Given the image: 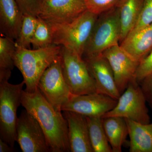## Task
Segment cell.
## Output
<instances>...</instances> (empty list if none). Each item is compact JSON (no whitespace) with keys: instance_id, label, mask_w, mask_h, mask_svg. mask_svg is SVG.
Wrapping results in <instances>:
<instances>
[{"instance_id":"cell-1","label":"cell","mask_w":152,"mask_h":152,"mask_svg":"<svg viewBox=\"0 0 152 152\" xmlns=\"http://www.w3.org/2000/svg\"><path fill=\"white\" fill-rule=\"evenodd\" d=\"M21 105L40 125L51 152H71L66 120L61 111L56 110L38 88L33 93L23 91Z\"/></svg>"},{"instance_id":"cell-2","label":"cell","mask_w":152,"mask_h":152,"mask_svg":"<svg viewBox=\"0 0 152 152\" xmlns=\"http://www.w3.org/2000/svg\"><path fill=\"white\" fill-rule=\"evenodd\" d=\"M61 49V46L55 45L33 50L17 45L14 59L15 66L23 76L26 92L33 93L37 90L41 77L59 56Z\"/></svg>"},{"instance_id":"cell-3","label":"cell","mask_w":152,"mask_h":152,"mask_svg":"<svg viewBox=\"0 0 152 152\" xmlns=\"http://www.w3.org/2000/svg\"><path fill=\"white\" fill-rule=\"evenodd\" d=\"M98 16L87 10L69 23H48L51 28L53 45L70 49L83 57Z\"/></svg>"},{"instance_id":"cell-4","label":"cell","mask_w":152,"mask_h":152,"mask_svg":"<svg viewBox=\"0 0 152 152\" xmlns=\"http://www.w3.org/2000/svg\"><path fill=\"white\" fill-rule=\"evenodd\" d=\"M24 85L23 81L16 85L0 81V139L13 148L16 142L17 110L21 104Z\"/></svg>"},{"instance_id":"cell-5","label":"cell","mask_w":152,"mask_h":152,"mask_svg":"<svg viewBox=\"0 0 152 152\" xmlns=\"http://www.w3.org/2000/svg\"><path fill=\"white\" fill-rule=\"evenodd\" d=\"M121 34L118 7L99 15L93 28L83 58L101 54L109 48L119 45Z\"/></svg>"},{"instance_id":"cell-6","label":"cell","mask_w":152,"mask_h":152,"mask_svg":"<svg viewBox=\"0 0 152 152\" xmlns=\"http://www.w3.org/2000/svg\"><path fill=\"white\" fill-rule=\"evenodd\" d=\"M60 56L63 76L72 94L78 96L98 93L94 80L83 57L63 47Z\"/></svg>"},{"instance_id":"cell-7","label":"cell","mask_w":152,"mask_h":152,"mask_svg":"<svg viewBox=\"0 0 152 152\" xmlns=\"http://www.w3.org/2000/svg\"><path fill=\"white\" fill-rule=\"evenodd\" d=\"M147 101L138 83H130L118 100L116 107L102 118L120 117L141 124H149L151 119Z\"/></svg>"},{"instance_id":"cell-8","label":"cell","mask_w":152,"mask_h":152,"mask_svg":"<svg viewBox=\"0 0 152 152\" xmlns=\"http://www.w3.org/2000/svg\"><path fill=\"white\" fill-rule=\"evenodd\" d=\"M38 88L49 103L61 111L63 106L73 95L63 76L60 55L44 72Z\"/></svg>"},{"instance_id":"cell-9","label":"cell","mask_w":152,"mask_h":152,"mask_svg":"<svg viewBox=\"0 0 152 152\" xmlns=\"http://www.w3.org/2000/svg\"><path fill=\"white\" fill-rule=\"evenodd\" d=\"M16 142L23 152H51L40 125L26 109L22 111L18 118Z\"/></svg>"},{"instance_id":"cell-10","label":"cell","mask_w":152,"mask_h":152,"mask_svg":"<svg viewBox=\"0 0 152 152\" xmlns=\"http://www.w3.org/2000/svg\"><path fill=\"white\" fill-rule=\"evenodd\" d=\"M113 72L117 88L121 94L130 83H138L135 75L140 63L133 59L119 45L109 48L102 53Z\"/></svg>"},{"instance_id":"cell-11","label":"cell","mask_w":152,"mask_h":152,"mask_svg":"<svg viewBox=\"0 0 152 152\" xmlns=\"http://www.w3.org/2000/svg\"><path fill=\"white\" fill-rule=\"evenodd\" d=\"M118 100L100 93L73 95L63 106L62 111L76 112L87 117H101L116 106Z\"/></svg>"},{"instance_id":"cell-12","label":"cell","mask_w":152,"mask_h":152,"mask_svg":"<svg viewBox=\"0 0 152 152\" xmlns=\"http://www.w3.org/2000/svg\"><path fill=\"white\" fill-rule=\"evenodd\" d=\"M87 10L85 0H45L38 16L49 23H65Z\"/></svg>"},{"instance_id":"cell-13","label":"cell","mask_w":152,"mask_h":152,"mask_svg":"<svg viewBox=\"0 0 152 152\" xmlns=\"http://www.w3.org/2000/svg\"><path fill=\"white\" fill-rule=\"evenodd\" d=\"M83 58L94 80L98 93L118 99L121 94L117 88L113 72L107 60L102 54Z\"/></svg>"},{"instance_id":"cell-14","label":"cell","mask_w":152,"mask_h":152,"mask_svg":"<svg viewBox=\"0 0 152 152\" xmlns=\"http://www.w3.org/2000/svg\"><path fill=\"white\" fill-rule=\"evenodd\" d=\"M63 112L68 124L71 152H94L87 116L76 112Z\"/></svg>"},{"instance_id":"cell-15","label":"cell","mask_w":152,"mask_h":152,"mask_svg":"<svg viewBox=\"0 0 152 152\" xmlns=\"http://www.w3.org/2000/svg\"><path fill=\"white\" fill-rule=\"evenodd\" d=\"M23 15L16 0H0L1 34L16 40Z\"/></svg>"},{"instance_id":"cell-16","label":"cell","mask_w":152,"mask_h":152,"mask_svg":"<svg viewBox=\"0 0 152 152\" xmlns=\"http://www.w3.org/2000/svg\"><path fill=\"white\" fill-rule=\"evenodd\" d=\"M120 46L133 59L140 63L152 50V24L128 35Z\"/></svg>"},{"instance_id":"cell-17","label":"cell","mask_w":152,"mask_h":152,"mask_svg":"<svg viewBox=\"0 0 152 152\" xmlns=\"http://www.w3.org/2000/svg\"><path fill=\"white\" fill-rule=\"evenodd\" d=\"M129 137V151L152 152V123L144 124L125 118Z\"/></svg>"},{"instance_id":"cell-18","label":"cell","mask_w":152,"mask_h":152,"mask_svg":"<svg viewBox=\"0 0 152 152\" xmlns=\"http://www.w3.org/2000/svg\"><path fill=\"white\" fill-rule=\"evenodd\" d=\"M143 0H121L118 6L122 42L135 26L142 8Z\"/></svg>"},{"instance_id":"cell-19","label":"cell","mask_w":152,"mask_h":152,"mask_svg":"<svg viewBox=\"0 0 152 152\" xmlns=\"http://www.w3.org/2000/svg\"><path fill=\"white\" fill-rule=\"evenodd\" d=\"M103 124L113 152H121L129 132L125 118L120 117L102 118Z\"/></svg>"},{"instance_id":"cell-20","label":"cell","mask_w":152,"mask_h":152,"mask_svg":"<svg viewBox=\"0 0 152 152\" xmlns=\"http://www.w3.org/2000/svg\"><path fill=\"white\" fill-rule=\"evenodd\" d=\"M15 40L1 35L0 37V81H9L15 66Z\"/></svg>"},{"instance_id":"cell-21","label":"cell","mask_w":152,"mask_h":152,"mask_svg":"<svg viewBox=\"0 0 152 152\" xmlns=\"http://www.w3.org/2000/svg\"><path fill=\"white\" fill-rule=\"evenodd\" d=\"M94 152H113L104 129L102 118L87 117Z\"/></svg>"},{"instance_id":"cell-22","label":"cell","mask_w":152,"mask_h":152,"mask_svg":"<svg viewBox=\"0 0 152 152\" xmlns=\"http://www.w3.org/2000/svg\"><path fill=\"white\" fill-rule=\"evenodd\" d=\"M53 45L50 26L39 16L31 41L33 49L43 48Z\"/></svg>"},{"instance_id":"cell-23","label":"cell","mask_w":152,"mask_h":152,"mask_svg":"<svg viewBox=\"0 0 152 152\" xmlns=\"http://www.w3.org/2000/svg\"><path fill=\"white\" fill-rule=\"evenodd\" d=\"M37 17L24 15L20 31L18 38L15 41L18 46L24 48H30L37 27Z\"/></svg>"},{"instance_id":"cell-24","label":"cell","mask_w":152,"mask_h":152,"mask_svg":"<svg viewBox=\"0 0 152 152\" xmlns=\"http://www.w3.org/2000/svg\"><path fill=\"white\" fill-rule=\"evenodd\" d=\"M121 0H85L87 10L99 15L117 7Z\"/></svg>"},{"instance_id":"cell-25","label":"cell","mask_w":152,"mask_h":152,"mask_svg":"<svg viewBox=\"0 0 152 152\" xmlns=\"http://www.w3.org/2000/svg\"><path fill=\"white\" fill-rule=\"evenodd\" d=\"M152 24V0H143L141 12L135 26L130 34L139 31Z\"/></svg>"},{"instance_id":"cell-26","label":"cell","mask_w":152,"mask_h":152,"mask_svg":"<svg viewBox=\"0 0 152 152\" xmlns=\"http://www.w3.org/2000/svg\"><path fill=\"white\" fill-rule=\"evenodd\" d=\"M45 0H16L23 15L37 17Z\"/></svg>"},{"instance_id":"cell-27","label":"cell","mask_w":152,"mask_h":152,"mask_svg":"<svg viewBox=\"0 0 152 152\" xmlns=\"http://www.w3.org/2000/svg\"><path fill=\"white\" fill-rule=\"evenodd\" d=\"M152 73V50L148 55L139 64L135 75L136 81L140 84L146 77Z\"/></svg>"},{"instance_id":"cell-28","label":"cell","mask_w":152,"mask_h":152,"mask_svg":"<svg viewBox=\"0 0 152 152\" xmlns=\"http://www.w3.org/2000/svg\"><path fill=\"white\" fill-rule=\"evenodd\" d=\"M139 85L147 102L152 108V73L144 78Z\"/></svg>"},{"instance_id":"cell-29","label":"cell","mask_w":152,"mask_h":152,"mask_svg":"<svg viewBox=\"0 0 152 152\" xmlns=\"http://www.w3.org/2000/svg\"><path fill=\"white\" fill-rule=\"evenodd\" d=\"M14 148L0 139V152H12Z\"/></svg>"}]
</instances>
